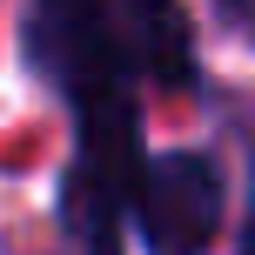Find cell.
Returning a JSON list of instances; mask_svg holds the SVG:
<instances>
[{"instance_id":"cell-1","label":"cell","mask_w":255,"mask_h":255,"mask_svg":"<svg viewBox=\"0 0 255 255\" xmlns=\"http://www.w3.org/2000/svg\"><path fill=\"white\" fill-rule=\"evenodd\" d=\"M47 27H34L40 61H61V88L74 101L81 128L94 121H141L134 88L161 81V88H188V20L175 0H40Z\"/></svg>"},{"instance_id":"cell-2","label":"cell","mask_w":255,"mask_h":255,"mask_svg":"<svg viewBox=\"0 0 255 255\" xmlns=\"http://www.w3.org/2000/svg\"><path fill=\"white\" fill-rule=\"evenodd\" d=\"M128 202L154 255H202L222 235V175L208 154H141Z\"/></svg>"},{"instance_id":"cell-3","label":"cell","mask_w":255,"mask_h":255,"mask_svg":"<svg viewBox=\"0 0 255 255\" xmlns=\"http://www.w3.org/2000/svg\"><path fill=\"white\" fill-rule=\"evenodd\" d=\"M215 13H222L242 40H255V0H215Z\"/></svg>"}]
</instances>
